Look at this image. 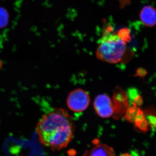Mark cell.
Segmentation results:
<instances>
[{
    "instance_id": "1",
    "label": "cell",
    "mask_w": 156,
    "mask_h": 156,
    "mask_svg": "<svg viewBox=\"0 0 156 156\" xmlns=\"http://www.w3.org/2000/svg\"><path fill=\"white\" fill-rule=\"evenodd\" d=\"M37 132L43 145L53 151L67 146L75 131L72 118L65 109H54L44 115L37 124Z\"/></svg>"
},
{
    "instance_id": "2",
    "label": "cell",
    "mask_w": 156,
    "mask_h": 156,
    "mask_svg": "<svg viewBox=\"0 0 156 156\" xmlns=\"http://www.w3.org/2000/svg\"><path fill=\"white\" fill-rule=\"evenodd\" d=\"M131 40L121 30L115 32L112 27L108 26L98 42L96 51L98 58L110 64L119 63L127 53V43Z\"/></svg>"
},
{
    "instance_id": "3",
    "label": "cell",
    "mask_w": 156,
    "mask_h": 156,
    "mask_svg": "<svg viewBox=\"0 0 156 156\" xmlns=\"http://www.w3.org/2000/svg\"><path fill=\"white\" fill-rule=\"evenodd\" d=\"M90 98L89 93L82 89H77L70 92L66 99L68 108L75 112L86 110L89 106Z\"/></svg>"
},
{
    "instance_id": "4",
    "label": "cell",
    "mask_w": 156,
    "mask_h": 156,
    "mask_svg": "<svg viewBox=\"0 0 156 156\" xmlns=\"http://www.w3.org/2000/svg\"><path fill=\"white\" fill-rule=\"evenodd\" d=\"M93 106L97 114L101 118H110L114 112L111 98L105 94L98 95L94 100Z\"/></svg>"
},
{
    "instance_id": "5",
    "label": "cell",
    "mask_w": 156,
    "mask_h": 156,
    "mask_svg": "<svg viewBox=\"0 0 156 156\" xmlns=\"http://www.w3.org/2000/svg\"><path fill=\"white\" fill-rule=\"evenodd\" d=\"M140 21L146 27H153L156 25V9L150 5L143 8L139 15Z\"/></svg>"
},
{
    "instance_id": "6",
    "label": "cell",
    "mask_w": 156,
    "mask_h": 156,
    "mask_svg": "<svg viewBox=\"0 0 156 156\" xmlns=\"http://www.w3.org/2000/svg\"><path fill=\"white\" fill-rule=\"evenodd\" d=\"M84 156H116L113 148L105 144L97 145Z\"/></svg>"
},
{
    "instance_id": "7",
    "label": "cell",
    "mask_w": 156,
    "mask_h": 156,
    "mask_svg": "<svg viewBox=\"0 0 156 156\" xmlns=\"http://www.w3.org/2000/svg\"><path fill=\"white\" fill-rule=\"evenodd\" d=\"M9 18V14L5 9L0 8V28H3L7 25Z\"/></svg>"
},
{
    "instance_id": "8",
    "label": "cell",
    "mask_w": 156,
    "mask_h": 156,
    "mask_svg": "<svg viewBox=\"0 0 156 156\" xmlns=\"http://www.w3.org/2000/svg\"><path fill=\"white\" fill-rule=\"evenodd\" d=\"M148 126L151 128L152 131H156V115L153 114H150L147 116Z\"/></svg>"
},
{
    "instance_id": "9",
    "label": "cell",
    "mask_w": 156,
    "mask_h": 156,
    "mask_svg": "<svg viewBox=\"0 0 156 156\" xmlns=\"http://www.w3.org/2000/svg\"><path fill=\"white\" fill-rule=\"evenodd\" d=\"M138 128L143 131H147L148 130V124L146 119L144 120L141 122L137 125Z\"/></svg>"
},
{
    "instance_id": "10",
    "label": "cell",
    "mask_w": 156,
    "mask_h": 156,
    "mask_svg": "<svg viewBox=\"0 0 156 156\" xmlns=\"http://www.w3.org/2000/svg\"><path fill=\"white\" fill-rule=\"evenodd\" d=\"M138 74L140 76L144 77L147 74V72L146 70L144 69H140L138 70Z\"/></svg>"
},
{
    "instance_id": "11",
    "label": "cell",
    "mask_w": 156,
    "mask_h": 156,
    "mask_svg": "<svg viewBox=\"0 0 156 156\" xmlns=\"http://www.w3.org/2000/svg\"><path fill=\"white\" fill-rule=\"evenodd\" d=\"M67 154L69 156H75L76 154V151L73 149H71L68 151Z\"/></svg>"
},
{
    "instance_id": "12",
    "label": "cell",
    "mask_w": 156,
    "mask_h": 156,
    "mask_svg": "<svg viewBox=\"0 0 156 156\" xmlns=\"http://www.w3.org/2000/svg\"><path fill=\"white\" fill-rule=\"evenodd\" d=\"M120 156H132L130 154L128 153H124L122 154Z\"/></svg>"
},
{
    "instance_id": "13",
    "label": "cell",
    "mask_w": 156,
    "mask_h": 156,
    "mask_svg": "<svg viewBox=\"0 0 156 156\" xmlns=\"http://www.w3.org/2000/svg\"><path fill=\"white\" fill-rule=\"evenodd\" d=\"M2 66V62H0V68L1 67V66Z\"/></svg>"
}]
</instances>
